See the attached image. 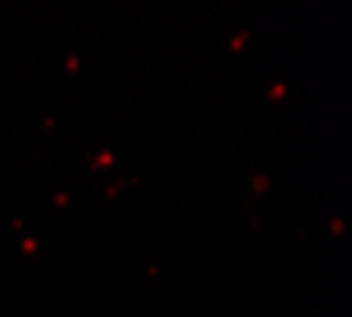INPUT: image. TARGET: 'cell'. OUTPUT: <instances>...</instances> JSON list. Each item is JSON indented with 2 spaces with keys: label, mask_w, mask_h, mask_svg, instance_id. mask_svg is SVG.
<instances>
[]
</instances>
